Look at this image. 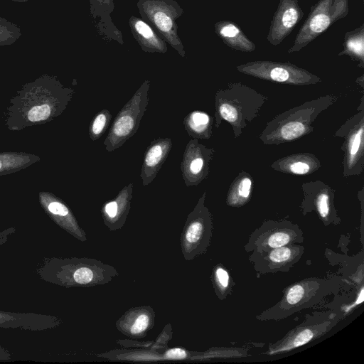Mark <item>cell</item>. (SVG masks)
<instances>
[{
    "label": "cell",
    "instance_id": "1",
    "mask_svg": "<svg viewBox=\"0 0 364 364\" xmlns=\"http://www.w3.org/2000/svg\"><path fill=\"white\" fill-rule=\"evenodd\" d=\"M74 93L50 77L27 83L10 100L5 125L10 131H19L49 122L65 110Z\"/></svg>",
    "mask_w": 364,
    "mask_h": 364
},
{
    "label": "cell",
    "instance_id": "2",
    "mask_svg": "<svg viewBox=\"0 0 364 364\" xmlns=\"http://www.w3.org/2000/svg\"><path fill=\"white\" fill-rule=\"evenodd\" d=\"M338 278L310 277L294 282L283 289V296L274 306L256 316L259 321H279L304 309L314 307L340 290Z\"/></svg>",
    "mask_w": 364,
    "mask_h": 364
},
{
    "label": "cell",
    "instance_id": "3",
    "mask_svg": "<svg viewBox=\"0 0 364 364\" xmlns=\"http://www.w3.org/2000/svg\"><path fill=\"white\" fill-rule=\"evenodd\" d=\"M341 319L342 313L333 309L308 314L302 323L291 329L282 338L270 343L263 354L274 355L289 353L324 336Z\"/></svg>",
    "mask_w": 364,
    "mask_h": 364
},
{
    "label": "cell",
    "instance_id": "4",
    "mask_svg": "<svg viewBox=\"0 0 364 364\" xmlns=\"http://www.w3.org/2000/svg\"><path fill=\"white\" fill-rule=\"evenodd\" d=\"M136 6L141 18L182 58H186L176 22L183 14L180 5L174 0H138Z\"/></svg>",
    "mask_w": 364,
    "mask_h": 364
},
{
    "label": "cell",
    "instance_id": "5",
    "mask_svg": "<svg viewBox=\"0 0 364 364\" xmlns=\"http://www.w3.org/2000/svg\"><path fill=\"white\" fill-rule=\"evenodd\" d=\"M149 87L145 80L117 114L104 141L106 151L121 147L136 134L149 103Z\"/></svg>",
    "mask_w": 364,
    "mask_h": 364
},
{
    "label": "cell",
    "instance_id": "6",
    "mask_svg": "<svg viewBox=\"0 0 364 364\" xmlns=\"http://www.w3.org/2000/svg\"><path fill=\"white\" fill-rule=\"evenodd\" d=\"M349 12L348 0H318L299 30L289 53L301 50Z\"/></svg>",
    "mask_w": 364,
    "mask_h": 364
},
{
    "label": "cell",
    "instance_id": "7",
    "mask_svg": "<svg viewBox=\"0 0 364 364\" xmlns=\"http://www.w3.org/2000/svg\"><path fill=\"white\" fill-rule=\"evenodd\" d=\"M303 241V231L297 225L289 221H267L251 233L244 248L246 252H265Z\"/></svg>",
    "mask_w": 364,
    "mask_h": 364
},
{
    "label": "cell",
    "instance_id": "8",
    "mask_svg": "<svg viewBox=\"0 0 364 364\" xmlns=\"http://www.w3.org/2000/svg\"><path fill=\"white\" fill-rule=\"evenodd\" d=\"M205 193L199 199L193 210L188 215L183 236L184 255L192 259L205 252L212 235V218L204 205Z\"/></svg>",
    "mask_w": 364,
    "mask_h": 364
},
{
    "label": "cell",
    "instance_id": "9",
    "mask_svg": "<svg viewBox=\"0 0 364 364\" xmlns=\"http://www.w3.org/2000/svg\"><path fill=\"white\" fill-rule=\"evenodd\" d=\"M304 252L302 245L291 244L265 252H252L249 260L257 273L288 272L301 258Z\"/></svg>",
    "mask_w": 364,
    "mask_h": 364
},
{
    "label": "cell",
    "instance_id": "10",
    "mask_svg": "<svg viewBox=\"0 0 364 364\" xmlns=\"http://www.w3.org/2000/svg\"><path fill=\"white\" fill-rule=\"evenodd\" d=\"M242 73L275 82H305L316 78L304 69L289 63L252 61L237 67Z\"/></svg>",
    "mask_w": 364,
    "mask_h": 364
},
{
    "label": "cell",
    "instance_id": "11",
    "mask_svg": "<svg viewBox=\"0 0 364 364\" xmlns=\"http://www.w3.org/2000/svg\"><path fill=\"white\" fill-rule=\"evenodd\" d=\"M304 17L299 0H279L270 21L267 41L272 46L279 45Z\"/></svg>",
    "mask_w": 364,
    "mask_h": 364
},
{
    "label": "cell",
    "instance_id": "12",
    "mask_svg": "<svg viewBox=\"0 0 364 364\" xmlns=\"http://www.w3.org/2000/svg\"><path fill=\"white\" fill-rule=\"evenodd\" d=\"M212 152V149L199 144L198 139L188 142L181 164L182 177L187 187L197 186L205 178Z\"/></svg>",
    "mask_w": 364,
    "mask_h": 364
},
{
    "label": "cell",
    "instance_id": "13",
    "mask_svg": "<svg viewBox=\"0 0 364 364\" xmlns=\"http://www.w3.org/2000/svg\"><path fill=\"white\" fill-rule=\"evenodd\" d=\"M39 202L45 213L60 228L76 237H80V228L68 205L53 193L41 191Z\"/></svg>",
    "mask_w": 364,
    "mask_h": 364
},
{
    "label": "cell",
    "instance_id": "14",
    "mask_svg": "<svg viewBox=\"0 0 364 364\" xmlns=\"http://www.w3.org/2000/svg\"><path fill=\"white\" fill-rule=\"evenodd\" d=\"M172 146L170 138L155 139L148 146L144 153L140 173L143 186L149 185L156 178Z\"/></svg>",
    "mask_w": 364,
    "mask_h": 364
},
{
    "label": "cell",
    "instance_id": "15",
    "mask_svg": "<svg viewBox=\"0 0 364 364\" xmlns=\"http://www.w3.org/2000/svg\"><path fill=\"white\" fill-rule=\"evenodd\" d=\"M129 25L134 39L141 50L146 53H166L167 43L157 32L141 18L132 16Z\"/></svg>",
    "mask_w": 364,
    "mask_h": 364
},
{
    "label": "cell",
    "instance_id": "16",
    "mask_svg": "<svg viewBox=\"0 0 364 364\" xmlns=\"http://www.w3.org/2000/svg\"><path fill=\"white\" fill-rule=\"evenodd\" d=\"M216 35L229 48L241 52L250 53L256 45L246 36L242 28L229 20L217 21L214 25Z\"/></svg>",
    "mask_w": 364,
    "mask_h": 364
},
{
    "label": "cell",
    "instance_id": "17",
    "mask_svg": "<svg viewBox=\"0 0 364 364\" xmlns=\"http://www.w3.org/2000/svg\"><path fill=\"white\" fill-rule=\"evenodd\" d=\"M90 13L95 19H99L97 24V28L109 39L117 41L121 45L124 44L122 34L114 25L111 14L114 5L113 0H90Z\"/></svg>",
    "mask_w": 364,
    "mask_h": 364
},
{
    "label": "cell",
    "instance_id": "18",
    "mask_svg": "<svg viewBox=\"0 0 364 364\" xmlns=\"http://www.w3.org/2000/svg\"><path fill=\"white\" fill-rule=\"evenodd\" d=\"M133 186L132 183L126 185L114 198L103 205L102 212L106 223L114 225L124 222L130 208Z\"/></svg>",
    "mask_w": 364,
    "mask_h": 364
},
{
    "label": "cell",
    "instance_id": "19",
    "mask_svg": "<svg viewBox=\"0 0 364 364\" xmlns=\"http://www.w3.org/2000/svg\"><path fill=\"white\" fill-rule=\"evenodd\" d=\"M53 318L33 314H16L0 311V327H23L24 329L42 330L53 327Z\"/></svg>",
    "mask_w": 364,
    "mask_h": 364
},
{
    "label": "cell",
    "instance_id": "20",
    "mask_svg": "<svg viewBox=\"0 0 364 364\" xmlns=\"http://www.w3.org/2000/svg\"><path fill=\"white\" fill-rule=\"evenodd\" d=\"M338 55H347L363 68L364 63V23L354 30L347 31L343 38V50Z\"/></svg>",
    "mask_w": 364,
    "mask_h": 364
},
{
    "label": "cell",
    "instance_id": "21",
    "mask_svg": "<svg viewBox=\"0 0 364 364\" xmlns=\"http://www.w3.org/2000/svg\"><path fill=\"white\" fill-rule=\"evenodd\" d=\"M40 160L39 156L25 152H0V176L17 172Z\"/></svg>",
    "mask_w": 364,
    "mask_h": 364
},
{
    "label": "cell",
    "instance_id": "22",
    "mask_svg": "<svg viewBox=\"0 0 364 364\" xmlns=\"http://www.w3.org/2000/svg\"><path fill=\"white\" fill-rule=\"evenodd\" d=\"M183 125L188 134L193 139H208L211 134V118L203 111L189 112L183 119Z\"/></svg>",
    "mask_w": 364,
    "mask_h": 364
},
{
    "label": "cell",
    "instance_id": "23",
    "mask_svg": "<svg viewBox=\"0 0 364 364\" xmlns=\"http://www.w3.org/2000/svg\"><path fill=\"white\" fill-rule=\"evenodd\" d=\"M213 282L215 293L221 300L232 294L235 282L229 272L222 265L216 266L213 272Z\"/></svg>",
    "mask_w": 364,
    "mask_h": 364
},
{
    "label": "cell",
    "instance_id": "24",
    "mask_svg": "<svg viewBox=\"0 0 364 364\" xmlns=\"http://www.w3.org/2000/svg\"><path fill=\"white\" fill-rule=\"evenodd\" d=\"M112 114L107 109L97 113L90 122L88 134L92 141L100 139L108 128Z\"/></svg>",
    "mask_w": 364,
    "mask_h": 364
},
{
    "label": "cell",
    "instance_id": "25",
    "mask_svg": "<svg viewBox=\"0 0 364 364\" xmlns=\"http://www.w3.org/2000/svg\"><path fill=\"white\" fill-rule=\"evenodd\" d=\"M150 316L145 312H137L132 315L128 324L124 326L129 335L137 336L145 332L150 325Z\"/></svg>",
    "mask_w": 364,
    "mask_h": 364
},
{
    "label": "cell",
    "instance_id": "26",
    "mask_svg": "<svg viewBox=\"0 0 364 364\" xmlns=\"http://www.w3.org/2000/svg\"><path fill=\"white\" fill-rule=\"evenodd\" d=\"M316 210L319 216L326 225L336 224L331 215V206L328 196L326 194H320L316 200Z\"/></svg>",
    "mask_w": 364,
    "mask_h": 364
},
{
    "label": "cell",
    "instance_id": "27",
    "mask_svg": "<svg viewBox=\"0 0 364 364\" xmlns=\"http://www.w3.org/2000/svg\"><path fill=\"white\" fill-rule=\"evenodd\" d=\"M70 277L75 284H88L93 282L95 272L90 267L80 266L73 269Z\"/></svg>",
    "mask_w": 364,
    "mask_h": 364
},
{
    "label": "cell",
    "instance_id": "28",
    "mask_svg": "<svg viewBox=\"0 0 364 364\" xmlns=\"http://www.w3.org/2000/svg\"><path fill=\"white\" fill-rule=\"evenodd\" d=\"M305 130V126L301 122H289L282 128L281 135L284 139L291 140L301 136Z\"/></svg>",
    "mask_w": 364,
    "mask_h": 364
},
{
    "label": "cell",
    "instance_id": "29",
    "mask_svg": "<svg viewBox=\"0 0 364 364\" xmlns=\"http://www.w3.org/2000/svg\"><path fill=\"white\" fill-rule=\"evenodd\" d=\"M218 114L224 119L233 122L236 118V113L232 107L229 104L218 103Z\"/></svg>",
    "mask_w": 364,
    "mask_h": 364
},
{
    "label": "cell",
    "instance_id": "30",
    "mask_svg": "<svg viewBox=\"0 0 364 364\" xmlns=\"http://www.w3.org/2000/svg\"><path fill=\"white\" fill-rule=\"evenodd\" d=\"M251 185V180L248 178H245L240 181L237 188L238 198L237 199L236 204H238L239 200H245L249 197Z\"/></svg>",
    "mask_w": 364,
    "mask_h": 364
},
{
    "label": "cell",
    "instance_id": "31",
    "mask_svg": "<svg viewBox=\"0 0 364 364\" xmlns=\"http://www.w3.org/2000/svg\"><path fill=\"white\" fill-rule=\"evenodd\" d=\"M363 131V128H361L352 136V139L350 143V154L351 156V158H353V156H354L357 154L360 148Z\"/></svg>",
    "mask_w": 364,
    "mask_h": 364
},
{
    "label": "cell",
    "instance_id": "32",
    "mask_svg": "<svg viewBox=\"0 0 364 364\" xmlns=\"http://www.w3.org/2000/svg\"><path fill=\"white\" fill-rule=\"evenodd\" d=\"M289 169L294 173L304 174L309 171V166L304 162L296 161L290 166Z\"/></svg>",
    "mask_w": 364,
    "mask_h": 364
},
{
    "label": "cell",
    "instance_id": "33",
    "mask_svg": "<svg viewBox=\"0 0 364 364\" xmlns=\"http://www.w3.org/2000/svg\"><path fill=\"white\" fill-rule=\"evenodd\" d=\"M166 356L168 359H183L186 357V353L181 348H176L168 350L166 353Z\"/></svg>",
    "mask_w": 364,
    "mask_h": 364
}]
</instances>
